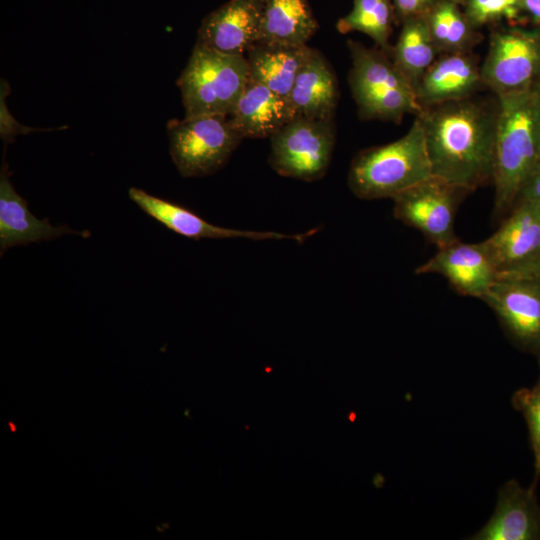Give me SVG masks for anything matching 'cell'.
Wrapping results in <instances>:
<instances>
[{
	"label": "cell",
	"instance_id": "obj_1",
	"mask_svg": "<svg viewBox=\"0 0 540 540\" xmlns=\"http://www.w3.org/2000/svg\"><path fill=\"white\" fill-rule=\"evenodd\" d=\"M498 103L469 98L423 108L432 176L469 193L493 182Z\"/></svg>",
	"mask_w": 540,
	"mask_h": 540
},
{
	"label": "cell",
	"instance_id": "obj_2",
	"mask_svg": "<svg viewBox=\"0 0 540 540\" xmlns=\"http://www.w3.org/2000/svg\"><path fill=\"white\" fill-rule=\"evenodd\" d=\"M497 103L493 216L503 219L540 159V91L499 95Z\"/></svg>",
	"mask_w": 540,
	"mask_h": 540
},
{
	"label": "cell",
	"instance_id": "obj_3",
	"mask_svg": "<svg viewBox=\"0 0 540 540\" xmlns=\"http://www.w3.org/2000/svg\"><path fill=\"white\" fill-rule=\"evenodd\" d=\"M431 176L423 127L416 117L403 137L364 149L353 158L348 186L359 199H393Z\"/></svg>",
	"mask_w": 540,
	"mask_h": 540
},
{
	"label": "cell",
	"instance_id": "obj_4",
	"mask_svg": "<svg viewBox=\"0 0 540 540\" xmlns=\"http://www.w3.org/2000/svg\"><path fill=\"white\" fill-rule=\"evenodd\" d=\"M351 69L348 80L361 118L399 123L405 114L418 116L423 107L412 85L390 54L349 40Z\"/></svg>",
	"mask_w": 540,
	"mask_h": 540
},
{
	"label": "cell",
	"instance_id": "obj_5",
	"mask_svg": "<svg viewBox=\"0 0 540 540\" xmlns=\"http://www.w3.org/2000/svg\"><path fill=\"white\" fill-rule=\"evenodd\" d=\"M247 82L244 55L224 54L195 44L177 81L185 116L230 115Z\"/></svg>",
	"mask_w": 540,
	"mask_h": 540
},
{
	"label": "cell",
	"instance_id": "obj_6",
	"mask_svg": "<svg viewBox=\"0 0 540 540\" xmlns=\"http://www.w3.org/2000/svg\"><path fill=\"white\" fill-rule=\"evenodd\" d=\"M170 154L183 177L215 173L244 139L225 115L185 116L167 124Z\"/></svg>",
	"mask_w": 540,
	"mask_h": 540
},
{
	"label": "cell",
	"instance_id": "obj_7",
	"mask_svg": "<svg viewBox=\"0 0 540 540\" xmlns=\"http://www.w3.org/2000/svg\"><path fill=\"white\" fill-rule=\"evenodd\" d=\"M268 162L281 176L306 182L327 172L335 146L333 120L295 117L270 138Z\"/></svg>",
	"mask_w": 540,
	"mask_h": 540
},
{
	"label": "cell",
	"instance_id": "obj_8",
	"mask_svg": "<svg viewBox=\"0 0 540 540\" xmlns=\"http://www.w3.org/2000/svg\"><path fill=\"white\" fill-rule=\"evenodd\" d=\"M468 193L431 176L393 198V215L403 224L418 230L438 249L458 240L456 213Z\"/></svg>",
	"mask_w": 540,
	"mask_h": 540
},
{
	"label": "cell",
	"instance_id": "obj_9",
	"mask_svg": "<svg viewBox=\"0 0 540 540\" xmlns=\"http://www.w3.org/2000/svg\"><path fill=\"white\" fill-rule=\"evenodd\" d=\"M480 70L484 86L496 96L535 86L540 78V29L494 32Z\"/></svg>",
	"mask_w": 540,
	"mask_h": 540
},
{
	"label": "cell",
	"instance_id": "obj_10",
	"mask_svg": "<svg viewBox=\"0 0 540 540\" xmlns=\"http://www.w3.org/2000/svg\"><path fill=\"white\" fill-rule=\"evenodd\" d=\"M485 241L498 279L540 278V203L518 200Z\"/></svg>",
	"mask_w": 540,
	"mask_h": 540
},
{
	"label": "cell",
	"instance_id": "obj_11",
	"mask_svg": "<svg viewBox=\"0 0 540 540\" xmlns=\"http://www.w3.org/2000/svg\"><path fill=\"white\" fill-rule=\"evenodd\" d=\"M481 300L510 341L540 363V278L498 279Z\"/></svg>",
	"mask_w": 540,
	"mask_h": 540
},
{
	"label": "cell",
	"instance_id": "obj_12",
	"mask_svg": "<svg viewBox=\"0 0 540 540\" xmlns=\"http://www.w3.org/2000/svg\"><path fill=\"white\" fill-rule=\"evenodd\" d=\"M415 274L444 277L459 295L482 299L497 281L496 266L486 241L465 243L459 239L438 248Z\"/></svg>",
	"mask_w": 540,
	"mask_h": 540
},
{
	"label": "cell",
	"instance_id": "obj_13",
	"mask_svg": "<svg viewBox=\"0 0 540 540\" xmlns=\"http://www.w3.org/2000/svg\"><path fill=\"white\" fill-rule=\"evenodd\" d=\"M129 197L148 216L169 230L189 239L246 238L256 241L289 239L303 243L318 231V229H311L304 233L284 234L274 231L231 229L214 225L180 204L153 196L139 188L131 187Z\"/></svg>",
	"mask_w": 540,
	"mask_h": 540
},
{
	"label": "cell",
	"instance_id": "obj_14",
	"mask_svg": "<svg viewBox=\"0 0 540 540\" xmlns=\"http://www.w3.org/2000/svg\"><path fill=\"white\" fill-rule=\"evenodd\" d=\"M264 0H230L208 14L196 44L230 55H246L260 40Z\"/></svg>",
	"mask_w": 540,
	"mask_h": 540
},
{
	"label": "cell",
	"instance_id": "obj_15",
	"mask_svg": "<svg viewBox=\"0 0 540 540\" xmlns=\"http://www.w3.org/2000/svg\"><path fill=\"white\" fill-rule=\"evenodd\" d=\"M469 539L540 540V505L536 491L516 480L506 482L498 492L493 515Z\"/></svg>",
	"mask_w": 540,
	"mask_h": 540
},
{
	"label": "cell",
	"instance_id": "obj_16",
	"mask_svg": "<svg viewBox=\"0 0 540 540\" xmlns=\"http://www.w3.org/2000/svg\"><path fill=\"white\" fill-rule=\"evenodd\" d=\"M483 86L480 67L469 52L446 53L427 69L415 93L426 108L469 98Z\"/></svg>",
	"mask_w": 540,
	"mask_h": 540
},
{
	"label": "cell",
	"instance_id": "obj_17",
	"mask_svg": "<svg viewBox=\"0 0 540 540\" xmlns=\"http://www.w3.org/2000/svg\"><path fill=\"white\" fill-rule=\"evenodd\" d=\"M65 234H77L84 238L89 232L53 226L48 219L40 220L29 210L27 202L16 192L10 182L7 165L3 162L0 173V250L17 245H27L52 240Z\"/></svg>",
	"mask_w": 540,
	"mask_h": 540
},
{
	"label": "cell",
	"instance_id": "obj_18",
	"mask_svg": "<svg viewBox=\"0 0 540 540\" xmlns=\"http://www.w3.org/2000/svg\"><path fill=\"white\" fill-rule=\"evenodd\" d=\"M295 117L289 98L249 79L228 115L231 126L243 138H270Z\"/></svg>",
	"mask_w": 540,
	"mask_h": 540
},
{
	"label": "cell",
	"instance_id": "obj_19",
	"mask_svg": "<svg viewBox=\"0 0 540 540\" xmlns=\"http://www.w3.org/2000/svg\"><path fill=\"white\" fill-rule=\"evenodd\" d=\"M338 98L334 71L322 54L312 48L289 95L296 117L333 120Z\"/></svg>",
	"mask_w": 540,
	"mask_h": 540
},
{
	"label": "cell",
	"instance_id": "obj_20",
	"mask_svg": "<svg viewBox=\"0 0 540 540\" xmlns=\"http://www.w3.org/2000/svg\"><path fill=\"white\" fill-rule=\"evenodd\" d=\"M311 51L308 45L257 42L245 55L248 79L289 98L296 76Z\"/></svg>",
	"mask_w": 540,
	"mask_h": 540
},
{
	"label": "cell",
	"instance_id": "obj_21",
	"mask_svg": "<svg viewBox=\"0 0 540 540\" xmlns=\"http://www.w3.org/2000/svg\"><path fill=\"white\" fill-rule=\"evenodd\" d=\"M317 29L307 0H264L259 42L303 46Z\"/></svg>",
	"mask_w": 540,
	"mask_h": 540
},
{
	"label": "cell",
	"instance_id": "obj_22",
	"mask_svg": "<svg viewBox=\"0 0 540 540\" xmlns=\"http://www.w3.org/2000/svg\"><path fill=\"white\" fill-rule=\"evenodd\" d=\"M438 53L426 15L402 21V29L395 46L392 47L391 57L414 90L436 60Z\"/></svg>",
	"mask_w": 540,
	"mask_h": 540
},
{
	"label": "cell",
	"instance_id": "obj_23",
	"mask_svg": "<svg viewBox=\"0 0 540 540\" xmlns=\"http://www.w3.org/2000/svg\"><path fill=\"white\" fill-rule=\"evenodd\" d=\"M426 20L439 53L470 52L479 40L477 28L453 0H437Z\"/></svg>",
	"mask_w": 540,
	"mask_h": 540
},
{
	"label": "cell",
	"instance_id": "obj_24",
	"mask_svg": "<svg viewBox=\"0 0 540 540\" xmlns=\"http://www.w3.org/2000/svg\"><path fill=\"white\" fill-rule=\"evenodd\" d=\"M396 14L391 0H354L352 10L337 22V30L346 34L361 32L391 55L389 38Z\"/></svg>",
	"mask_w": 540,
	"mask_h": 540
},
{
	"label": "cell",
	"instance_id": "obj_25",
	"mask_svg": "<svg viewBox=\"0 0 540 540\" xmlns=\"http://www.w3.org/2000/svg\"><path fill=\"white\" fill-rule=\"evenodd\" d=\"M511 403L523 415L527 424L534 456V478L529 488L536 491L540 479V371L532 387L520 388L513 393Z\"/></svg>",
	"mask_w": 540,
	"mask_h": 540
},
{
	"label": "cell",
	"instance_id": "obj_26",
	"mask_svg": "<svg viewBox=\"0 0 540 540\" xmlns=\"http://www.w3.org/2000/svg\"><path fill=\"white\" fill-rule=\"evenodd\" d=\"M465 14L476 27L500 20L516 21L524 12L522 0H468Z\"/></svg>",
	"mask_w": 540,
	"mask_h": 540
},
{
	"label": "cell",
	"instance_id": "obj_27",
	"mask_svg": "<svg viewBox=\"0 0 540 540\" xmlns=\"http://www.w3.org/2000/svg\"><path fill=\"white\" fill-rule=\"evenodd\" d=\"M401 22L407 18L425 16L437 0H391Z\"/></svg>",
	"mask_w": 540,
	"mask_h": 540
},
{
	"label": "cell",
	"instance_id": "obj_28",
	"mask_svg": "<svg viewBox=\"0 0 540 540\" xmlns=\"http://www.w3.org/2000/svg\"><path fill=\"white\" fill-rule=\"evenodd\" d=\"M518 200H532L540 203V159L522 188Z\"/></svg>",
	"mask_w": 540,
	"mask_h": 540
},
{
	"label": "cell",
	"instance_id": "obj_29",
	"mask_svg": "<svg viewBox=\"0 0 540 540\" xmlns=\"http://www.w3.org/2000/svg\"><path fill=\"white\" fill-rule=\"evenodd\" d=\"M524 11L540 29V0H522Z\"/></svg>",
	"mask_w": 540,
	"mask_h": 540
},
{
	"label": "cell",
	"instance_id": "obj_30",
	"mask_svg": "<svg viewBox=\"0 0 540 540\" xmlns=\"http://www.w3.org/2000/svg\"><path fill=\"white\" fill-rule=\"evenodd\" d=\"M453 1L456 2L457 4H466L468 0H453Z\"/></svg>",
	"mask_w": 540,
	"mask_h": 540
},
{
	"label": "cell",
	"instance_id": "obj_31",
	"mask_svg": "<svg viewBox=\"0 0 540 540\" xmlns=\"http://www.w3.org/2000/svg\"><path fill=\"white\" fill-rule=\"evenodd\" d=\"M535 86L538 88V90L540 91V78L538 80V82L535 84Z\"/></svg>",
	"mask_w": 540,
	"mask_h": 540
}]
</instances>
